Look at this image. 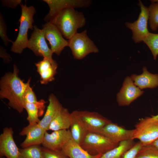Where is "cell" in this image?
I'll return each instance as SVG.
<instances>
[{
    "mask_svg": "<svg viewBox=\"0 0 158 158\" xmlns=\"http://www.w3.org/2000/svg\"><path fill=\"white\" fill-rule=\"evenodd\" d=\"M13 66V72L6 73L1 79L0 98L7 99L9 106L20 113L24 109V94L30 78L24 83L18 76L17 66L15 64Z\"/></svg>",
    "mask_w": 158,
    "mask_h": 158,
    "instance_id": "obj_1",
    "label": "cell"
},
{
    "mask_svg": "<svg viewBox=\"0 0 158 158\" xmlns=\"http://www.w3.org/2000/svg\"><path fill=\"white\" fill-rule=\"evenodd\" d=\"M49 22L68 40L77 32L78 29L85 25L86 20L83 13L76 11L75 8H68L58 13Z\"/></svg>",
    "mask_w": 158,
    "mask_h": 158,
    "instance_id": "obj_2",
    "label": "cell"
},
{
    "mask_svg": "<svg viewBox=\"0 0 158 158\" xmlns=\"http://www.w3.org/2000/svg\"><path fill=\"white\" fill-rule=\"evenodd\" d=\"M20 5L21 14L18 20L20 23L19 32L11 48V51L18 54L22 53L27 48L29 41L28 33L29 29L33 30V16L36 13L35 8L32 6H28L26 4L25 5L21 4Z\"/></svg>",
    "mask_w": 158,
    "mask_h": 158,
    "instance_id": "obj_3",
    "label": "cell"
},
{
    "mask_svg": "<svg viewBox=\"0 0 158 158\" xmlns=\"http://www.w3.org/2000/svg\"><path fill=\"white\" fill-rule=\"evenodd\" d=\"M118 144L100 133L89 132L80 145L90 154L96 155H102Z\"/></svg>",
    "mask_w": 158,
    "mask_h": 158,
    "instance_id": "obj_4",
    "label": "cell"
},
{
    "mask_svg": "<svg viewBox=\"0 0 158 158\" xmlns=\"http://www.w3.org/2000/svg\"><path fill=\"white\" fill-rule=\"evenodd\" d=\"M68 41V47L75 59H81L90 54L99 52L98 48L88 36L86 30L76 33Z\"/></svg>",
    "mask_w": 158,
    "mask_h": 158,
    "instance_id": "obj_5",
    "label": "cell"
},
{
    "mask_svg": "<svg viewBox=\"0 0 158 158\" xmlns=\"http://www.w3.org/2000/svg\"><path fill=\"white\" fill-rule=\"evenodd\" d=\"M134 129L133 139L139 140L143 146L151 144L158 138V120L151 117L141 119Z\"/></svg>",
    "mask_w": 158,
    "mask_h": 158,
    "instance_id": "obj_6",
    "label": "cell"
},
{
    "mask_svg": "<svg viewBox=\"0 0 158 158\" xmlns=\"http://www.w3.org/2000/svg\"><path fill=\"white\" fill-rule=\"evenodd\" d=\"M138 5L140 7L141 11L138 19L133 23L126 22L125 24L126 27L131 30L132 39L135 43L143 41L150 32L148 28V8L140 0L139 1Z\"/></svg>",
    "mask_w": 158,
    "mask_h": 158,
    "instance_id": "obj_7",
    "label": "cell"
},
{
    "mask_svg": "<svg viewBox=\"0 0 158 158\" xmlns=\"http://www.w3.org/2000/svg\"><path fill=\"white\" fill-rule=\"evenodd\" d=\"M27 48L31 50L37 56L53 60L52 58L53 53L47 45L43 30L38 28L36 25L34 26Z\"/></svg>",
    "mask_w": 158,
    "mask_h": 158,
    "instance_id": "obj_8",
    "label": "cell"
},
{
    "mask_svg": "<svg viewBox=\"0 0 158 158\" xmlns=\"http://www.w3.org/2000/svg\"><path fill=\"white\" fill-rule=\"evenodd\" d=\"M45 37L49 42L51 49L57 55H59L68 45V41L65 39L59 30L49 22L42 26Z\"/></svg>",
    "mask_w": 158,
    "mask_h": 158,
    "instance_id": "obj_9",
    "label": "cell"
},
{
    "mask_svg": "<svg viewBox=\"0 0 158 158\" xmlns=\"http://www.w3.org/2000/svg\"><path fill=\"white\" fill-rule=\"evenodd\" d=\"M78 113L89 133H99L104 127L112 122L95 111H78Z\"/></svg>",
    "mask_w": 158,
    "mask_h": 158,
    "instance_id": "obj_10",
    "label": "cell"
},
{
    "mask_svg": "<svg viewBox=\"0 0 158 158\" xmlns=\"http://www.w3.org/2000/svg\"><path fill=\"white\" fill-rule=\"evenodd\" d=\"M143 93V91L135 84L131 77L128 76L117 94V101L119 106H128Z\"/></svg>",
    "mask_w": 158,
    "mask_h": 158,
    "instance_id": "obj_11",
    "label": "cell"
},
{
    "mask_svg": "<svg viewBox=\"0 0 158 158\" xmlns=\"http://www.w3.org/2000/svg\"><path fill=\"white\" fill-rule=\"evenodd\" d=\"M13 128L6 127L0 135V157L6 158H18L20 149L14 140Z\"/></svg>",
    "mask_w": 158,
    "mask_h": 158,
    "instance_id": "obj_12",
    "label": "cell"
},
{
    "mask_svg": "<svg viewBox=\"0 0 158 158\" xmlns=\"http://www.w3.org/2000/svg\"><path fill=\"white\" fill-rule=\"evenodd\" d=\"M49 6V13L44 18L46 22L61 11L68 8L85 7L90 5L91 1L86 0H43Z\"/></svg>",
    "mask_w": 158,
    "mask_h": 158,
    "instance_id": "obj_13",
    "label": "cell"
},
{
    "mask_svg": "<svg viewBox=\"0 0 158 158\" xmlns=\"http://www.w3.org/2000/svg\"><path fill=\"white\" fill-rule=\"evenodd\" d=\"M46 131L38 123L29 124L19 133L20 136H26L20 144L21 147L23 148L31 145L42 144Z\"/></svg>",
    "mask_w": 158,
    "mask_h": 158,
    "instance_id": "obj_14",
    "label": "cell"
},
{
    "mask_svg": "<svg viewBox=\"0 0 158 158\" xmlns=\"http://www.w3.org/2000/svg\"><path fill=\"white\" fill-rule=\"evenodd\" d=\"M72 138L69 130L54 131L51 133L46 131L42 143L43 147L53 150H61L63 147Z\"/></svg>",
    "mask_w": 158,
    "mask_h": 158,
    "instance_id": "obj_15",
    "label": "cell"
},
{
    "mask_svg": "<svg viewBox=\"0 0 158 158\" xmlns=\"http://www.w3.org/2000/svg\"><path fill=\"white\" fill-rule=\"evenodd\" d=\"M134 129L127 130L112 122L106 125L99 133L117 142L133 139Z\"/></svg>",
    "mask_w": 158,
    "mask_h": 158,
    "instance_id": "obj_16",
    "label": "cell"
},
{
    "mask_svg": "<svg viewBox=\"0 0 158 158\" xmlns=\"http://www.w3.org/2000/svg\"><path fill=\"white\" fill-rule=\"evenodd\" d=\"M37 71L41 77V84H46L53 81L56 73L58 64L54 60H51L47 58L35 63Z\"/></svg>",
    "mask_w": 158,
    "mask_h": 158,
    "instance_id": "obj_17",
    "label": "cell"
},
{
    "mask_svg": "<svg viewBox=\"0 0 158 158\" xmlns=\"http://www.w3.org/2000/svg\"><path fill=\"white\" fill-rule=\"evenodd\" d=\"M49 104L46 113L38 124L46 130H48L51 122L60 112L63 107L56 97L51 94L48 98Z\"/></svg>",
    "mask_w": 158,
    "mask_h": 158,
    "instance_id": "obj_18",
    "label": "cell"
},
{
    "mask_svg": "<svg viewBox=\"0 0 158 158\" xmlns=\"http://www.w3.org/2000/svg\"><path fill=\"white\" fill-rule=\"evenodd\" d=\"M71 115L70 130L72 138L80 145L89 132L79 115L78 111H73Z\"/></svg>",
    "mask_w": 158,
    "mask_h": 158,
    "instance_id": "obj_19",
    "label": "cell"
},
{
    "mask_svg": "<svg viewBox=\"0 0 158 158\" xmlns=\"http://www.w3.org/2000/svg\"><path fill=\"white\" fill-rule=\"evenodd\" d=\"M142 71L141 74H133L130 77L135 84L141 90L153 88L158 86V74L150 73L145 67H143Z\"/></svg>",
    "mask_w": 158,
    "mask_h": 158,
    "instance_id": "obj_20",
    "label": "cell"
},
{
    "mask_svg": "<svg viewBox=\"0 0 158 158\" xmlns=\"http://www.w3.org/2000/svg\"><path fill=\"white\" fill-rule=\"evenodd\" d=\"M61 150L69 158H99L102 155L90 154L72 138L67 141Z\"/></svg>",
    "mask_w": 158,
    "mask_h": 158,
    "instance_id": "obj_21",
    "label": "cell"
},
{
    "mask_svg": "<svg viewBox=\"0 0 158 158\" xmlns=\"http://www.w3.org/2000/svg\"><path fill=\"white\" fill-rule=\"evenodd\" d=\"M45 101L41 99L37 104L24 102V108L28 114L27 120L29 124L38 123L40 120L39 117L42 116L45 108Z\"/></svg>",
    "mask_w": 158,
    "mask_h": 158,
    "instance_id": "obj_22",
    "label": "cell"
},
{
    "mask_svg": "<svg viewBox=\"0 0 158 158\" xmlns=\"http://www.w3.org/2000/svg\"><path fill=\"white\" fill-rule=\"evenodd\" d=\"M71 121V113L63 107L57 116L51 122L48 130L54 131L68 130L70 128Z\"/></svg>",
    "mask_w": 158,
    "mask_h": 158,
    "instance_id": "obj_23",
    "label": "cell"
},
{
    "mask_svg": "<svg viewBox=\"0 0 158 158\" xmlns=\"http://www.w3.org/2000/svg\"><path fill=\"white\" fill-rule=\"evenodd\" d=\"M133 140L129 139L119 142L117 146L103 154L99 158H123L126 152L135 144Z\"/></svg>",
    "mask_w": 158,
    "mask_h": 158,
    "instance_id": "obj_24",
    "label": "cell"
},
{
    "mask_svg": "<svg viewBox=\"0 0 158 158\" xmlns=\"http://www.w3.org/2000/svg\"><path fill=\"white\" fill-rule=\"evenodd\" d=\"M18 158H43L42 147L35 145L20 149Z\"/></svg>",
    "mask_w": 158,
    "mask_h": 158,
    "instance_id": "obj_25",
    "label": "cell"
},
{
    "mask_svg": "<svg viewBox=\"0 0 158 158\" xmlns=\"http://www.w3.org/2000/svg\"><path fill=\"white\" fill-rule=\"evenodd\" d=\"M143 41L149 47L156 60L158 55V34L149 32Z\"/></svg>",
    "mask_w": 158,
    "mask_h": 158,
    "instance_id": "obj_26",
    "label": "cell"
},
{
    "mask_svg": "<svg viewBox=\"0 0 158 158\" xmlns=\"http://www.w3.org/2000/svg\"><path fill=\"white\" fill-rule=\"evenodd\" d=\"M148 8L150 28L156 31L158 28V2L152 3Z\"/></svg>",
    "mask_w": 158,
    "mask_h": 158,
    "instance_id": "obj_27",
    "label": "cell"
},
{
    "mask_svg": "<svg viewBox=\"0 0 158 158\" xmlns=\"http://www.w3.org/2000/svg\"><path fill=\"white\" fill-rule=\"evenodd\" d=\"M137 158H158V150L151 144L143 146L138 152Z\"/></svg>",
    "mask_w": 158,
    "mask_h": 158,
    "instance_id": "obj_28",
    "label": "cell"
},
{
    "mask_svg": "<svg viewBox=\"0 0 158 158\" xmlns=\"http://www.w3.org/2000/svg\"><path fill=\"white\" fill-rule=\"evenodd\" d=\"M43 158H69L61 150H53L42 147Z\"/></svg>",
    "mask_w": 158,
    "mask_h": 158,
    "instance_id": "obj_29",
    "label": "cell"
},
{
    "mask_svg": "<svg viewBox=\"0 0 158 158\" xmlns=\"http://www.w3.org/2000/svg\"><path fill=\"white\" fill-rule=\"evenodd\" d=\"M0 36L4 44L7 46L10 42L13 41L9 39L7 35V28L5 22L2 14H0Z\"/></svg>",
    "mask_w": 158,
    "mask_h": 158,
    "instance_id": "obj_30",
    "label": "cell"
},
{
    "mask_svg": "<svg viewBox=\"0 0 158 158\" xmlns=\"http://www.w3.org/2000/svg\"><path fill=\"white\" fill-rule=\"evenodd\" d=\"M23 96L24 102L37 104L38 102L32 88L30 86V83L27 86Z\"/></svg>",
    "mask_w": 158,
    "mask_h": 158,
    "instance_id": "obj_31",
    "label": "cell"
},
{
    "mask_svg": "<svg viewBox=\"0 0 158 158\" xmlns=\"http://www.w3.org/2000/svg\"><path fill=\"white\" fill-rule=\"evenodd\" d=\"M143 146L140 141L136 142L134 145L126 152L123 158H137L138 152Z\"/></svg>",
    "mask_w": 158,
    "mask_h": 158,
    "instance_id": "obj_32",
    "label": "cell"
},
{
    "mask_svg": "<svg viewBox=\"0 0 158 158\" xmlns=\"http://www.w3.org/2000/svg\"><path fill=\"white\" fill-rule=\"evenodd\" d=\"M21 0H3L1 1L2 5L4 6L11 8H15L19 5L22 3Z\"/></svg>",
    "mask_w": 158,
    "mask_h": 158,
    "instance_id": "obj_33",
    "label": "cell"
},
{
    "mask_svg": "<svg viewBox=\"0 0 158 158\" xmlns=\"http://www.w3.org/2000/svg\"><path fill=\"white\" fill-rule=\"evenodd\" d=\"M151 145L155 147L158 150V138L154 141Z\"/></svg>",
    "mask_w": 158,
    "mask_h": 158,
    "instance_id": "obj_34",
    "label": "cell"
},
{
    "mask_svg": "<svg viewBox=\"0 0 158 158\" xmlns=\"http://www.w3.org/2000/svg\"><path fill=\"white\" fill-rule=\"evenodd\" d=\"M151 117L153 119L158 120V114L155 116H152Z\"/></svg>",
    "mask_w": 158,
    "mask_h": 158,
    "instance_id": "obj_35",
    "label": "cell"
},
{
    "mask_svg": "<svg viewBox=\"0 0 158 158\" xmlns=\"http://www.w3.org/2000/svg\"><path fill=\"white\" fill-rule=\"evenodd\" d=\"M152 3L158 2V0H151Z\"/></svg>",
    "mask_w": 158,
    "mask_h": 158,
    "instance_id": "obj_36",
    "label": "cell"
},
{
    "mask_svg": "<svg viewBox=\"0 0 158 158\" xmlns=\"http://www.w3.org/2000/svg\"><path fill=\"white\" fill-rule=\"evenodd\" d=\"M0 158H5V157H0Z\"/></svg>",
    "mask_w": 158,
    "mask_h": 158,
    "instance_id": "obj_37",
    "label": "cell"
}]
</instances>
